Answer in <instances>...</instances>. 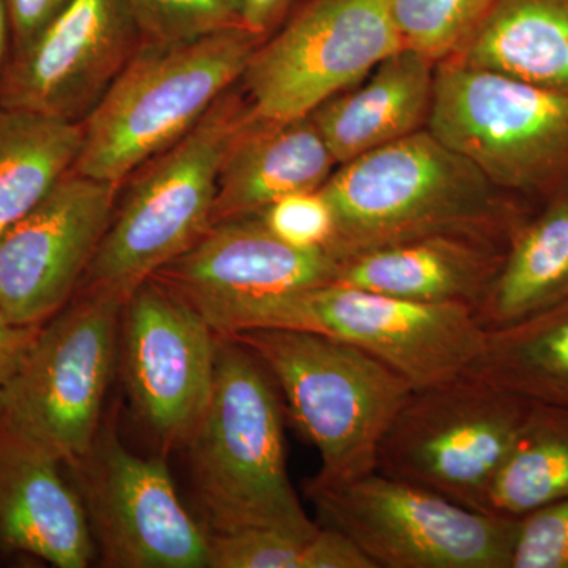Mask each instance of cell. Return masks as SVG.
<instances>
[{
  "mask_svg": "<svg viewBox=\"0 0 568 568\" xmlns=\"http://www.w3.org/2000/svg\"><path fill=\"white\" fill-rule=\"evenodd\" d=\"M123 312L126 381L138 414L163 443L186 444L211 402L219 334L152 278Z\"/></svg>",
  "mask_w": 568,
  "mask_h": 568,
  "instance_id": "obj_13",
  "label": "cell"
},
{
  "mask_svg": "<svg viewBox=\"0 0 568 568\" xmlns=\"http://www.w3.org/2000/svg\"><path fill=\"white\" fill-rule=\"evenodd\" d=\"M435 65L403 48L384 59L362 88L316 108L310 115L336 164L422 130L432 108Z\"/></svg>",
  "mask_w": 568,
  "mask_h": 568,
  "instance_id": "obj_20",
  "label": "cell"
},
{
  "mask_svg": "<svg viewBox=\"0 0 568 568\" xmlns=\"http://www.w3.org/2000/svg\"><path fill=\"white\" fill-rule=\"evenodd\" d=\"M466 375L528 402L568 409V295L518 323L488 328Z\"/></svg>",
  "mask_w": 568,
  "mask_h": 568,
  "instance_id": "obj_23",
  "label": "cell"
},
{
  "mask_svg": "<svg viewBox=\"0 0 568 568\" xmlns=\"http://www.w3.org/2000/svg\"><path fill=\"white\" fill-rule=\"evenodd\" d=\"M335 164L312 115L268 121L253 112L224 156L213 224L260 215L290 194L315 192Z\"/></svg>",
  "mask_w": 568,
  "mask_h": 568,
  "instance_id": "obj_19",
  "label": "cell"
},
{
  "mask_svg": "<svg viewBox=\"0 0 568 568\" xmlns=\"http://www.w3.org/2000/svg\"><path fill=\"white\" fill-rule=\"evenodd\" d=\"M108 566L209 567V536L190 517L162 459L142 458L97 435L74 465Z\"/></svg>",
  "mask_w": 568,
  "mask_h": 568,
  "instance_id": "obj_12",
  "label": "cell"
},
{
  "mask_svg": "<svg viewBox=\"0 0 568 568\" xmlns=\"http://www.w3.org/2000/svg\"><path fill=\"white\" fill-rule=\"evenodd\" d=\"M43 324H17L0 310V387H6L29 354Z\"/></svg>",
  "mask_w": 568,
  "mask_h": 568,
  "instance_id": "obj_32",
  "label": "cell"
},
{
  "mask_svg": "<svg viewBox=\"0 0 568 568\" xmlns=\"http://www.w3.org/2000/svg\"><path fill=\"white\" fill-rule=\"evenodd\" d=\"M496 0H386L405 50L439 62L457 55Z\"/></svg>",
  "mask_w": 568,
  "mask_h": 568,
  "instance_id": "obj_26",
  "label": "cell"
},
{
  "mask_svg": "<svg viewBox=\"0 0 568 568\" xmlns=\"http://www.w3.org/2000/svg\"><path fill=\"white\" fill-rule=\"evenodd\" d=\"M332 213L327 250L338 261L432 234H467L508 246L536 209L500 192L429 130L342 164L321 186Z\"/></svg>",
  "mask_w": 568,
  "mask_h": 568,
  "instance_id": "obj_1",
  "label": "cell"
},
{
  "mask_svg": "<svg viewBox=\"0 0 568 568\" xmlns=\"http://www.w3.org/2000/svg\"><path fill=\"white\" fill-rule=\"evenodd\" d=\"M119 189L70 170L0 233V310L10 321L41 324L65 304L110 226Z\"/></svg>",
  "mask_w": 568,
  "mask_h": 568,
  "instance_id": "obj_14",
  "label": "cell"
},
{
  "mask_svg": "<svg viewBox=\"0 0 568 568\" xmlns=\"http://www.w3.org/2000/svg\"><path fill=\"white\" fill-rule=\"evenodd\" d=\"M10 36L9 11H7L6 0H0V63L6 58Z\"/></svg>",
  "mask_w": 568,
  "mask_h": 568,
  "instance_id": "obj_34",
  "label": "cell"
},
{
  "mask_svg": "<svg viewBox=\"0 0 568 568\" xmlns=\"http://www.w3.org/2000/svg\"><path fill=\"white\" fill-rule=\"evenodd\" d=\"M82 123L0 104V233L73 170Z\"/></svg>",
  "mask_w": 568,
  "mask_h": 568,
  "instance_id": "obj_24",
  "label": "cell"
},
{
  "mask_svg": "<svg viewBox=\"0 0 568 568\" xmlns=\"http://www.w3.org/2000/svg\"><path fill=\"white\" fill-rule=\"evenodd\" d=\"M283 436L274 379L244 345L219 335L211 402L186 443L213 534L274 529L310 537L320 529L287 474Z\"/></svg>",
  "mask_w": 568,
  "mask_h": 568,
  "instance_id": "obj_2",
  "label": "cell"
},
{
  "mask_svg": "<svg viewBox=\"0 0 568 568\" xmlns=\"http://www.w3.org/2000/svg\"><path fill=\"white\" fill-rule=\"evenodd\" d=\"M274 379L295 424L320 450L321 481L376 470L377 452L413 386L372 354L331 336L294 328L226 335Z\"/></svg>",
  "mask_w": 568,
  "mask_h": 568,
  "instance_id": "obj_6",
  "label": "cell"
},
{
  "mask_svg": "<svg viewBox=\"0 0 568 568\" xmlns=\"http://www.w3.org/2000/svg\"><path fill=\"white\" fill-rule=\"evenodd\" d=\"M320 525L342 532L375 568H510L518 518L454 503L379 470L305 487Z\"/></svg>",
  "mask_w": 568,
  "mask_h": 568,
  "instance_id": "obj_8",
  "label": "cell"
},
{
  "mask_svg": "<svg viewBox=\"0 0 568 568\" xmlns=\"http://www.w3.org/2000/svg\"><path fill=\"white\" fill-rule=\"evenodd\" d=\"M252 104L224 92L185 136L138 168L82 276V291L130 297L213 224L224 156Z\"/></svg>",
  "mask_w": 568,
  "mask_h": 568,
  "instance_id": "obj_5",
  "label": "cell"
},
{
  "mask_svg": "<svg viewBox=\"0 0 568 568\" xmlns=\"http://www.w3.org/2000/svg\"><path fill=\"white\" fill-rule=\"evenodd\" d=\"M242 28L267 39L304 0H235Z\"/></svg>",
  "mask_w": 568,
  "mask_h": 568,
  "instance_id": "obj_33",
  "label": "cell"
},
{
  "mask_svg": "<svg viewBox=\"0 0 568 568\" xmlns=\"http://www.w3.org/2000/svg\"><path fill=\"white\" fill-rule=\"evenodd\" d=\"M568 499V409L530 402L484 511L519 518Z\"/></svg>",
  "mask_w": 568,
  "mask_h": 568,
  "instance_id": "obj_25",
  "label": "cell"
},
{
  "mask_svg": "<svg viewBox=\"0 0 568 568\" xmlns=\"http://www.w3.org/2000/svg\"><path fill=\"white\" fill-rule=\"evenodd\" d=\"M339 261L325 248L276 237L260 215L212 224L193 246L151 276L197 312L335 282Z\"/></svg>",
  "mask_w": 568,
  "mask_h": 568,
  "instance_id": "obj_16",
  "label": "cell"
},
{
  "mask_svg": "<svg viewBox=\"0 0 568 568\" xmlns=\"http://www.w3.org/2000/svg\"><path fill=\"white\" fill-rule=\"evenodd\" d=\"M568 295V190L538 205L508 242L476 310L484 327L518 323Z\"/></svg>",
  "mask_w": 568,
  "mask_h": 568,
  "instance_id": "obj_22",
  "label": "cell"
},
{
  "mask_svg": "<svg viewBox=\"0 0 568 568\" xmlns=\"http://www.w3.org/2000/svg\"><path fill=\"white\" fill-rule=\"evenodd\" d=\"M260 216L276 237L301 248L327 250L334 235V213L321 190L284 196Z\"/></svg>",
  "mask_w": 568,
  "mask_h": 568,
  "instance_id": "obj_30",
  "label": "cell"
},
{
  "mask_svg": "<svg viewBox=\"0 0 568 568\" xmlns=\"http://www.w3.org/2000/svg\"><path fill=\"white\" fill-rule=\"evenodd\" d=\"M211 568H312L313 536L274 529L207 534Z\"/></svg>",
  "mask_w": 568,
  "mask_h": 568,
  "instance_id": "obj_28",
  "label": "cell"
},
{
  "mask_svg": "<svg viewBox=\"0 0 568 568\" xmlns=\"http://www.w3.org/2000/svg\"><path fill=\"white\" fill-rule=\"evenodd\" d=\"M59 463L0 426V540L54 567L84 568L93 555L91 528Z\"/></svg>",
  "mask_w": 568,
  "mask_h": 568,
  "instance_id": "obj_17",
  "label": "cell"
},
{
  "mask_svg": "<svg viewBox=\"0 0 568 568\" xmlns=\"http://www.w3.org/2000/svg\"><path fill=\"white\" fill-rule=\"evenodd\" d=\"M118 295L82 291L48 325L3 387L0 426L74 465L99 435V418L114 364Z\"/></svg>",
  "mask_w": 568,
  "mask_h": 568,
  "instance_id": "obj_10",
  "label": "cell"
},
{
  "mask_svg": "<svg viewBox=\"0 0 568 568\" xmlns=\"http://www.w3.org/2000/svg\"><path fill=\"white\" fill-rule=\"evenodd\" d=\"M510 568H568V499L518 518Z\"/></svg>",
  "mask_w": 568,
  "mask_h": 568,
  "instance_id": "obj_29",
  "label": "cell"
},
{
  "mask_svg": "<svg viewBox=\"0 0 568 568\" xmlns=\"http://www.w3.org/2000/svg\"><path fill=\"white\" fill-rule=\"evenodd\" d=\"M506 252L507 245L477 235H424L339 261L335 282L405 301L477 310Z\"/></svg>",
  "mask_w": 568,
  "mask_h": 568,
  "instance_id": "obj_18",
  "label": "cell"
},
{
  "mask_svg": "<svg viewBox=\"0 0 568 568\" xmlns=\"http://www.w3.org/2000/svg\"><path fill=\"white\" fill-rule=\"evenodd\" d=\"M200 313L219 335L272 327L331 336L379 358L414 390L465 376L487 335L473 306L405 301L336 282Z\"/></svg>",
  "mask_w": 568,
  "mask_h": 568,
  "instance_id": "obj_4",
  "label": "cell"
},
{
  "mask_svg": "<svg viewBox=\"0 0 568 568\" xmlns=\"http://www.w3.org/2000/svg\"><path fill=\"white\" fill-rule=\"evenodd\" d=\"M403 50L386 0H304L253 52L244 71L261 119L290 121Z\"/></svg>",
  "mask_w": 568,
  "mask_h": 568,
  "instance_id": "obj_11",
  "label": "cell"
},
{
  "mask_svg": "<svg viewBox=\"0 0 568 568\" xmlns=\"http://www.w3.org/2000/svg\"><path fill=\"white\" fill-rule=\"evenodd\" d=\"M3 406V387H0V413H2Z\"/></svg>",
  "mask_w": 568,
  "mask_h": 568,
  "instance_id": "obj_35",
  "label": "cell"
},
{
  "mask_svg": "<svg viewBox=\"0 0 568 568\" xmlns=\"http://www.w3.org/2000/svg\"><path fill=\"white\" fill-rule=\"evenodd\" d=\"M142 43L197 39L241 24L235 0H129Z\"/></svg>",
  "mask_w": 568,
  "mask_h": 568,
  "instance_id": "obj_27",
  "label": "cell"
},
{
  "mask_svg": "<svg viewBox=\"0 0 568 568\" xmlns=\"http://www.w3.org/2000/svg\"><path fill=\"white\" fill-rule=\"evenodd\" d=\"M450 59L568 95V0H496Z\"/></svg>",
  "mask_w": 568,
  "mask_h": 568,
  "instance_id": "obj_21",
  "label": "cell"
},
{
  "mask_svg": "<svg viewBox=\"0 0 568 568\" xmlns=\"http://www.w3.org/2000/svg\"><path fill=\"white\" fill-rule=\"evenodd\" d=\"M428 130L500 192L568 190V95L457 59L437 63Z\"/></svg>",
  "mask_w": 568,
  "mask_h": 568,
  "instance_id": "obj_7",
  "label": "cell"
},
{
  "mask_svg": "<svg viewBox=\"0 0 568 568\" xmlns=\"http://www.w3.org/2000/svg\"><path fill=\"white\" fill-rule=\"evenodd\" d=\"M529 406L467 375L416 388L384 435L376 470L484 511Z\"/></svg>",
  "mask_w": 568,
  "mask_h": 568,
  "instance_id": "obj_9",
  "label": "cell"
},
{
  "mask_svg": "<svg viewBox=\"0 0 568 568\" xmlns=\"http://www.w3.org/2000/svg\"><path fill=\"white\" fill-rule=\"evenodd\" d=\"M67 2L69 0H6L14 50L28 47Z\"/></svg>",
  "mask_w": 568,
  "mask_h": 568,
  "instance_id": "obj_31",
  "label": "cell"
},
{
  "mask_svg": "<svg viewBox=\"0 0 568 568\" xmlns=\"http://www.w3.org/2000/svg\"><path fill=\"white\" fill-rule=\"evenodd\" d=\"M263 39L242 26L173 43H141L82 121L73 170L122 186L185 136L242 80Z\"/></svg>",
  "mask_w": 568,
  "mask_h": 568,
  "instance_id": "obj_3",
  "label": "cell"
},
{
  "mask_svg": "<svg viewBox=\"0 0 568 568\" xmlns=\"http://www.w3.org/2000/svg\"><path fill=\"white\" fill-rule=\"evenodd\" d=\"M141 43L129 0H69L0 73V104L82 122Z\"/></svg>",
  "mask_w": 568,
  "mask_h": 568,
  "instance_id": "obj_15",
  "label": "cell"
}]
</instances>
